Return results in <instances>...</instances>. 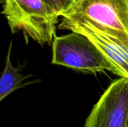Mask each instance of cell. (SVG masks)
<instances>
[{
    "mask_svg": "<svg viewBox=\"0 0 128 127\" xmlns=\"http://www.w3.org/2000/svg\"><path fill=\"white\" fill-rule=\"evenodd\" d=\"M2 11L12 33L50 45L56 35L58 16L42 0H2Z\"/></svg>",
    "mask_w": 128,
    "mask_h": 127,
    "instance_id": "1",
    "label": "cell"
},
{
    "mask_svg": "<svg viewBox=\"0 0 128 127\" xmlns=\"http://www.w3.org/2000/svg\"><path fill=\"white\" fill-rule=\"evenodd\" d=\"M52 63L86 73L108 70L120 76L115 65L87 37L74 31L55 37Z\"/></svg>",
    "mask_w": 128,
    "mask_h": 127,
    "instance_id": "2",
    "label": "cell"
},
{
    "mask_svg": "<svg viewBox=\"0 0 128 127\" xmlns=\"http://www.w3.org/2000/svg\"><path fill=\"white\" fill-rule=\"evenodd\" d=\"M63 16L85 18L128 48V0H76Z\"/></svg>",
    "mask_w": 128,
    "mask_h": 127,
    "instance_id": "3",
    "label": "cell"
},
{
    "mask_svg": "<svg viewBox=\"0 0 128 127\" xmlns=\"http://www.w3.org/2000/svg\"><path fill=\"white\" fill-rule=\"evenodd\" d=\"M84 127H128V79L113 81L94 106Z\"/></svg>",
    "mask_w": 128,
    "mask_h": 127,
    "instance_id": "4",
    "label": "cell"
},
{
    "mask_svg": "<svg viewBox=\"0 0 128 127\" xmlns=\"http://www.w3.org/2000/svg\"><path fill=\"white\" fill-rule=\"evenodd\" d=\"M62 17L58 28L78 32L87 37L118 69L119 77L128 79V48L122 41L85 18L72 16Z\"/></svg>",
    "mask_w": 128,
    "mask_h": 127,
    "instance_id": "5",
    "label": "cell"
},
{
    "mask_svg": "<svg viewBox=\"0 0 128 127\" xmlns=\"http://www.w3.org/2000/svg\"><path fill=\"white\" fill-rule=\"evenodd\" d=\"M12 49V41H10L6 57L4 69L0 79V101H2L10 94L20 89L28 83H25V80L28 76H25L20 73L18 67H14L10 61V52Z\"/></svg>",
    "mask_w": 128,
    "mask_h": 127,
    "instance_id": "6",
    "label": "cell"
},
{
    "mask_svg": "<svg viewBox=\"0 0 128 127\" xmlns=\"http://www.w3.org/2000/svg\"><path fill=\"white\" fill-rule=\"evenodd\" d=\"M58 16H63L74 4L76 0H42Z\"/></svg>",
    "mask_w": 128,
    "mask_h": 127,
    "instance_id": "7",
    "label": "cell"
}]
</instances>
